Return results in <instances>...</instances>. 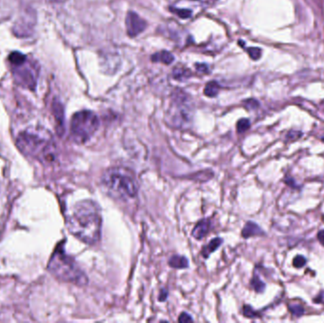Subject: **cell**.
<instances>
[{"label":"cell","instance_id":"7a4b0ae2","mask_svg":"<svg viewBox=\"0 0 324 323\" xmlns=\"http://www.w3.org/2000/svg\"><path fill=\"white\" fill-rule=\"evenodd\" d=\"M16 146L24 156L40 162H53L57 156L53 135L44 129L23 131L16 139Z\"/></svg>","mask_w":324,"mask_h":323},{"label":"cell","instance_id":"ffe728a7","mask_svg":"<svg viewBox=\"0 0 324 323\" xmlns=\"http://www.w3.org/2000/svg\"><path fill=\"white\" fill-rule=\"evenodd\" d=\"M250 127V121L248 119H241L237 122V132L242 134Z\"/></svg>","mask_w":324,"mask_h":323},{"label":"cell","instance_id":"7c38bea8","mask_svg":"<svg viewBox=\"0 0 324 323\" xmlns=\"http://www.w3.org/2000/svg\"><path fill=\"white\" fill-rule=\"evenodd\" d=\"M222 243H223V240L221 238L212 239L207 246L204 247L203 249H202V252H201L202 256H203L204 258H208L212 252H214L222 245Z\"/></svg>","mask_w":324,"mask_h":323},{"label":"cell","instance_id":"1f68e13d","mask_svg":"<svg viewBox=\"0 0 324 323\" xmlns=\"http://www.w3.org/2000/svg\"><path fill=\"white\" fill-rule=\"evenodd\" d=\"M48 2H51V3H55V4H60V3H65L67 2L68 0H47Z\"/></svg>","mask_w":324,"mask_h":323},{"label":"cell","instance_id":"52a82bcc","mask_svg":"<svg viewBox=\"0 0 324 323\" xmlns=\"http://www.w3.org/2000/svg\"><path fill=\"white\" fill-rule=\"evenodd\" d=\"M15 83L24 88L34 90L37 84L38 68L28 60L24 54L18 55L10 62Z\"/></svg>","mask_w":324,"mask_h":323},{"label":"cell","instance_id":"8fae6325","mask_svg":"<svg viewBox=\"0 0 324 323\" xmlns=\"http://www.w3.org/2000/svg\"><path fill=\"white\" fill-rule=\"evenodd\" d=\"M264 230L253 222H248L242 230V236L244 238H249L252 236L264 235Z\"/></svg>","mask_w":324,"mask_h":323},{"label":"cell","instance_id":"9a60e30c","mask_svg":"<svg viewBox=\"0 0 324 323\" xmlns=\"http://www.w3.org/2000/svg\"><path fill=\"white\" fill-rule=\"evenodd\" d=\"M53 109H54V114L56 117V120L58 125H60L59 127L63 128L64 125V110H63V106L61 105L60 103L55 102L53 105Z\"/></svg>","mask_w":324,"mask_h":323},{"label":"cell","instance_id":"44dd1931","mask_svg":"<svg viewBox=\"0 0 324 323\" xmlns=\"http://www.w3.org/2000/svg\"><path fill=\"white\" fill-rule=\"evenodd\" d=\"M170 10L173 14L178 15L180 18H190L192 16V11L186 10V9H174L170 8Z\"/></svg>","mask_w":324,"mask_h":323},{"label":"cell","instance_id":"ac0fdd59","mask_svg":"<svg viewBox=\"0 0 324 323\" xmlns=\"http://www.w3.org/2000/svg\"><path fill=\"white\" fill-rule=\"evenodd\" d=\"M251 285L252 287L254 288V290L256 291L257 293H263L265 289V284L264 282H262L259 277H254L251 281Z\"/></svg>","mask_w":324,"mask_h":323},{"label":"cell","instance_id":"d4e9b609","mask_svg":"<svg viewBox=\"0 0 324 323\" xmlns=\"http://www.w3.org/2000/svg\"><path fill=\"white\" fill-rule=\"evenodd\" d=\"M302 135V132H298V131H291L289 132L287 135V141H296L298 139H300Z\"/></svg>","mask_w":324,"mask_h":323},{"label":"cell","instance_id":"603a6c76","mask_svg":"<svg viewBox=\"0 0 324 323\" xmlns=\"http://www.w3.org/2000/svg\"><path fill=\"white\" fill-rule=\"evenodd\" d=\"M306 264V259L302 255H298L293 259V265L296 268H302Z\"/></svg>","mask_w":324,"mask_h":323},{"label":"cell","instance_id":"4316f807","mask_svg":"<svg viewBox=\"0 0 324 323\" xmlns=\"http://www.w3.org/2000/svg\"><path fill=\"white\" fill-rule=\"evenodd\" d=\"M178 321L179 322H190V321H193V318L187 313H182L179 316Z\"/></svg>","mask_w":324,"mask_h":323},{"label":"cell","instance_id":"9c48e42d","mask_svg":"<svg viewBox=\"0 0 324 323\" xmlns=\"http://www.w3.org/2000/svg\"><path fill=\"white\" fill-rule=\"evenodd\" d=\"M126 31L130 37H136L147 27V23L135 12H129L125 19Z\"/></svg>","mask_w":324,"mask_h":323},{"label":"cell","instance_id":"5b68a950","mask_svg":"<svg viewBox=\"0 0 324 323\" xmlns=\"http://www.w3.org/2000/svg\"><path fill=\"white\" fill-rule=\"evenodd\" d=\"M194 117V106L191 99L183 91L177 90L173 94L172 103L167 113L169 125L175 128L189 126Z\"/></svg>","mask_w":324,"mask_h":323},{"label":"cell","instance_id":"8992f818","mask_svg":"<svg viewBox=\"0 0 324 323\" xmlns=\"http://www.w3.org/2000/svg\"><path fill=\"white\" fill-rule=\"evenodd\" d=\"M99 125L100 120L95 113L89 110L75 113L70 122L71 137L76 143H85L97 132Z\"/></svg>","mask_w":324,"mask_h":323},{"label":"cell","instance_id":"277c9868","mask_svg":"<svg viewBox=\"0 0 324 323\" xmlns=\"http://www.w3.org/2000/svg\"><path fill=\"white\" fill-rule=\"evenodd\" d=\"M48 269L61 282L79 286H86L88 284L87 276L79 267L75 260L68 255L62 247H58L53 252L48 264Z\"/></svg>","mask_w":324,"mask_h":323},{"label":"cell","instance_id":"484cf974","mask_svg":"<svg viewBox=\"0 0 324 323\" xmlns=\"http://www.w3.org/2000/svg\"><path fill=\"white\" fill-rule=\"evenodd\" d=\"M246 104V106L249 108V109H255L258 106H259V103L257 102L256 100H253V99H250V100H248L247 102H245Z\"/></svg>","mask_w":324,"mask_h":323},{"label":"cell","instance_id":"cb8c5ba5","mask_svg":"<svg viewBox=\"0 0 324 323\" xmlns=\"http://www.w3.org/2000/svg\"><path fill=\"white\" fill-rule=\"evenodd\" d=\"M243 313H244L245 316H247V317H256V316H258V314H257L256 312L249 305L244 306Z\"/></svg>","mask_w":324,"mask_h":323},{"label":"cell","instance_id":"83f0119b","mask_svg":"<svg viewBox=\"0 0 324 323\" xmlns=\"http://www.w3.org/2000/svg\"><path fill=\"white\" fill-rule=\"evenodd\" d=\"M317 240L319 241V243L324 247V229L319 230V232L317 233Z\"/></svg>","mask_w":324,"mask_h":323},{"label":"cell","instance_id":"f546056e","mask_svg":"<svg viewBox=\"0 0 324 323\" xmlns=\"http://www.w3.org/2000/svg\"><path fill=\"white\" fill-rule=\"evenodd\" d=\"M286 183H287V185H289L291 188H297V185H296V183H295L294 180H293V178L287 177V178H286Z\"/></svg>","mask_w":324,"mask_h":323},{"label":"cell","instance_id":"e0dca14e","mask_svg":"<svg viewBox=\"0 0 324 323\" xmlns=\"http://www.w3.org/2000/svg\"><path fill=\"white\" fill-rule=\"evenodd\" d=\"M190 75H191V72L189 71L187 68H177V67L173 68V76L174 79L183 80V79L189 78Z\"/></svg>","mask_w":324,"mask_h":323},{"label":"cell","instance_id":"4dcf8cb0","mask_svg":"<svg viewBox=\"0 0 324 323\" xmlns=\"http://www.w3.org/2000/svg\"><path fill=\"white\" fill-rule=\"evenodd\" d=\"M196 68H197L198 71L205 72V73L208 72V67L206 65H196Z\"/></svg>","mask_w":324,"mask_h":323},{"label":"cell","instance_id":"2e32d148","mask_svg":"<svg viewBox=\"0 0 324 323\" xmlns=\"http://www.w3.org/2000/svg\"><path fill=\"white\" fill-rule=\"evenodd\" d=\"M219 91V84L216 82H210L207 83V85L205 86L204 89V93L206 96L208 97H215L218 94Z\"/></svg>","mask_w":324,"mask_h":323},{"label":"cell","instance_id":"30bf717a","mask_svg":"<svg viewBox=\"0 0 324 323\" xmlns=\"http://www.w3.org/2000/svg\"><path fill=\"white\" fill-rule=\"evenodd\" d=\"M210 227H211L210 220L202 219L196 224L195 228L193 229L192 235L197 240H201L209 233Z\"/></svg>","mask_w":324,"mask_h":323},{"label":"cell","instance_id":"f1b7e54d","mask_svg":"<svg viewBox=\"0 0 324 323\" xmlns=\"http://www.w3.org/2000/svg\"><path fill=\"white\" fill-rule=\"evenodd\" d=\"M167 296H168V293H167V290H165V289H163V290H161V292H160V294H159V301H165L166 299H167Z\"/></svg>","mask_w":324,"mask_h":323},{"label":"cell","instance_id":"7402d4cb","mask_svg":"<svg viewBox=\"0 0 324 323\" xmlns=\"http://www.w3.org/2000/svg\"><path fill=\"white\" fill-rule=\"evenodd\" d=\"M247 51H248V53H249L251 59L259 60L261 58V55H262L261 49H259V48H249Z\"/></svg>","mask_w":324,"mask_h":323},{"label":"cell","instance_id":"5bb4252c","mask_svg":"<svg viewBox=\"0 0 324 323\" xmlns=\"http://www.w3.org/2000/svg\"><path fill=\"white\" fill-rule=\"evenodd\" d=\"M152 60L155 62H161L165 65H170L171 63H173L174 60L173 54L169 52L166 51H162L159 53H156L152 56Z\"/></svg>","mask_w":324,"mask_h":323},{"label":"cell","instance_id":"3957f363","mask_svg":"<svg viewBox=\"0 0 324 323\" xmlns=\"http://www.w3.org/2000/svg\"><path fill=\"white\" fill-rule=\"evenodd\" d=\"M101 183L108 196L118 200L136 197L140 189L135 173L123 166L106 169L101 177Z\"/></svg>","mask_w":324,"mask_h":323},{"label":"cell","instance_id":"ba28073f","mask_svg":"<svg viewBox=\"0 0 324 323\" xmlns=\"http://www.w3.org/2000/svg\"><path fill=\"white\" fill-rule=\"evenodd\" d=\"M36 15L31 9L23 11L21 15L15 20L13 26V32L16 37H30L35 29Z\"/></svg>","mask_w":324,"mask_h":323},{"label":"cell","instance_id":"d6986e66","mask_svg":"<svg viewBox=\"0 0 324 323\" xmlns=\"http://www.w3.org/2000/svg\"><path fill=\"white\" fill-rule=\"evenodd\" d=\"M288 309H289V311H290V313L292 315L298 316V317L302 316L303 315V313H304V308L302 307V305L297 304V303L288 305Z\"/></svg>","mask_w":324,"mask_h":323},{"label":"cell","instance_id":"6da1fadb","mask_svg":"<svg viewBox=\"0 0 324 323\" xmlns=\"http://www.w3.org/2000/svg\"><path fill=\"white\" fill-rule=\"evenodd\" d=\"M102 213L92 200L76 203L67 217L68 232L84 244L96 245L102 236Z\"/></svg>","mask_w":324,"mask_h":323},{"label":"cell","instance_id":"4fadbf2b","mask_svg":"<svg viewBox=\"0 0 324 323\" xmlns=\"http://www.w3.org/2000/svg\"><path fill=\"white\" fill-rule=\"evenodd\" d=\"M188 260L183 256L174 255L169 260V265L173 268L182 269L188 267Z\"/></svg>","mask_w":324,"mask_h":323}]
</instances>
